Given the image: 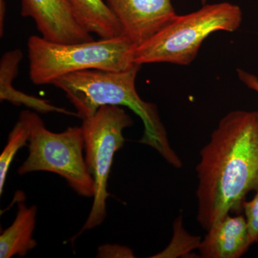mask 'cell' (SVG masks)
<instances>
[{"label":"cell","mask_w":258,"mask_h":258,"mask_svg":"<svg viewBox=\"0 0 258 258\" xmlns=\"http://www.w3.org/2000/svg\"><path fill=\"white\" fill-rule=\"evenodd\" d=\"M198 221L208 231L230 212L238 213L258 188V112L230 111L200 151L196 168Z\"/></svg>","instance_id":"6da1fadb"},{"label":"cell","mask_w":258,"mask_h":258,"mask_svg":"<svg viewBox=\"0 0 258 258\" xmlns=\"http://www.w3.org/2000/svg\"><path fill=\"white\" fill-rule=\"evenodd\" d=\"M141 67L135 64L120 72L85 70L58 78L52 85L66 93L82 120L103 106L130 108L144 123V135L139 142L155 149L168 164L180 169L182 162L169 144L157 105L144 101L137 93L136 79Z\"/></svg>","instance_id":"7a4b0ae2"},{"label":"cell","mask_w":258,"mask_h":258,"mask_svg":"<svg viewBox=\"0 0 258 258\" xmlns=\"http://www.w3.org/2000/svg\"><path fill=\"white\" fill-rule=\"evenodd\" d=\"M242 20L240 7L229 3L204 5L189 14L176 15L160 31L136 46L134 62L189 66L205 39L215 32L236 31Z\"/></svg>","instance_id":"3957f363"},{"label":"cell","mask_w":258,"mask_h":258,"mask_svg":"<svg viewBox=\"0 0 258 258\" xmlns=\"http://www.w3.org/2000/svg\"><path fill=\"white\" fill-rule=\"evenodd\" d=\"M30 78L47 85L71 73L85 70L120 72L133 67L136 45L123 36L99 40L58 43L32 35L28 42Z\"/></svg>","instance_id":"277c9868"},{"label":"cell","mask_w":258,"mask_h":258,"mask_svg":"<svg viewBox=\"0 0 258 258\" xmlns=\"http://www.w3.org/2000/svg\"><path fill=\"white\" fill-rule=\"evenodd\" d=\"M20 113L28 121L30 137L28 157L18 168V174L54 173L63 178L80 196L93 198L94 181L85 158L82 127H69L61 133H54L35 112L25 110Z\"/></svg>","instance_id":"5b68a950"},{"label":"cell","mask_w":258,"mask_h":258,"mask_svg":"<svg viewBox=\"0 0 258 258\" xmlns=\"http://www.w3.org/2000/svg\"><path fill=\"white\" fill-rule=\"evenodd\" d=\"M133 119L118 106H103L92 116L83 120L85 158L94 181L95 191L91 211L76 240L87 230L103 223L107 215V200L110 196L108 181L115 152L123 147V132L133 125Z\"/></svg>","instance_id":"8992f818"},{"label":"cell","mask_w":258,"mask_h":258,"mask_svg":"<svg viewBox=\"0 0 258 258\" xmlns=\"http://www.w3.org/2000/svg\"><path fill=\"white\" fill-rule=\"evenodd\" d=\"M123 35L136 46L149 40L176 15L171 0H106Z\"/></svg>","instance_id":"52a82bcc"},{"label":"cell","mask_w":258,"mask_h":258,"mask_svg":"<svg viewBox=\"0 0 258 258\" xmlns=\"http://www.w3.org/2000/svg\"><path fill=\"white\" fill-rule=\"evenodd\" d=\"M21 15L33 19L42 37L58 43L92 41L74 16L68 0H21Z\"/></svg>","instance_id":"ba28073f"},{"label":"cell","mask_w":258,"mask_h":258,"mask_svg":"<svg viewBox=\"0 0 258 258\" xmlns=\"http://www.w3.org/2000/svg\"><path fill=\"white\" fill-rule=\"evenodd\" d=\"M199 246L204 258H239L251 243L245 217L230 214L212 226Z\"/></svg>","instance_id":"9c48e42d"},{"label":"cell","mask_w":258,"mask_h":258,"mask_svg":"<svg viewBox=\"0 0 258 258\" xmlns=\"http://www.w3.org/2000/svg\"><path fill=\"white\" fill-rule=\"evenodd\" d=\"M23 59V52L16 50L5 52L0 62V99L8 101L16 106H25L38 113H47L55 112L62 114L75 115L77 113L71 112L54 106L48 100L42 99L30 96L15 89L13 81L18 76V66Z\"/></svg>","instance_id":"30bf717a"},{"label":"cell","mask_w":258,"mask_h":258,"mask_svg":"<svg viewBox=\"0 0 258 258\" xmlns=\"http://www.w3.org/2000/svg\"><path fill=\"white\" fill-rule=\"evenodd\" d=\"M37 213L35 205L27 207L22 202L18 203L14 221L0 235V257H24L36 247L33 233Z\"/></svg>","instance_id":"8fae6325"},{"label":"cell","mask_w":258,"mask_h":258,"mask_svg":"<svg viewBox=\"0 0 258 258\" xmlns=\"http://www.w3.org/2000/svg\"><path fill=\"white\" fill-rule=\"evenodd\" d=\"M76 20L101 39L123 36L118 19L103 0H68Z\"/></svg>","instance_id":"7c38bea8"},{"label":"cell","mask_w":258,"mask_h":258,"mask_svg":"<svg viewBox=\"0 0 258 258\" xmlns=\"http://www.w3.org/2000/svg\"><path fill=\"white\" fill-rule=\"evenodd\" d=\"M30 137V125L25 117L20 113L18 121L10 132L8 142L0 155V195L4 191L7 176L13 159L18 151L27 145Z\"/></svg>","instance_id":"4fadbf2b"},{"label":"cell","mask_w":258,"mask_h":258,"mask_svg":"<svg viewBox=\"0 0 258 258\" xmlns=\"http://www.w3.org/2000/svg\"><path fill=\"white\" fill-rule=\"evenodd\" d=\"M251 243L258 242V188L253 199L242 205Z\"/></svg>","instance_id":"5bb4252c"},{"label":"cell","mask_w":258,"mask_h":258,"mask_svg":"<svg viewBox=\"0 0 258 258\" xmlns=\"http://www.w3.org/2000/svg\"><path fill=\"white\" fill-rule=\"evenodd\" d=\"M133 251L125 246L119 244H106L100 246L98 249L97 257H134Z\"/></svg>","instance_id":"9a60e30c"},{"label":"cell","mask_w":258,"mask_h":258,"mask_svg":"<svg viewBox=\"0 0 258 258\" xmlns=\"http://www.w3.org/2000/svg\"><path fill=\"white\" fill-rule=\"evenodd\" d=\"M239 79L249 89L253 90L258 93V78L254 75L242 69H237Z\"/></svg>","instance_id":"2e32d148"},{"label":"cell","mask_w":258,"mask_h":258,"mask_svg":"<svg viewBox=\"0 0 258 258\" xmlns=\"http://www.w3.org/2000/svg\"><path fill=\"white\" fill-rule=\"evenodd\" d=\"M202 1H203V3H206V2L208 1V0H202Z\"/></svg>","instance_id":"e0dca14e"}]
</instances>
